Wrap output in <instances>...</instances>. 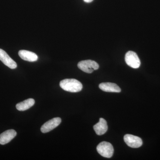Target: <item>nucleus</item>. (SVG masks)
Listing matches in <instances>:
<instances>
[{
	"instance_id": "f257e3e1",
	"label": "nucleus",
	"mask_w": 160,
	"mask_h": 160,
	"mask_svg": "<svg viewBox=\"0 0 160 160\" xmlns=\"http://www.w3.org/2000/svg\"><path fill=\"white\" fill-rule=\"evenodd\" d=\"M61 88L66 91L77 92L81 91L83 88L82 85L79 81L75 79H66L60 82Z\"/></svg>"
},
{
	"instance_id": "f03ea898",
	"label": "nucleus",
	"mask_w": 160,
	"mask_h": 160,
	"mask_svg": "<svg viewBox=\"0 0 160 160\" xmlns=\"http://www.w3.org/2000/svg\"><path fill=\"white\" fill-rule=\"evenodd\" d=\"M97 150L99 153L103 157L110 158L114 152L113 146L108 142H102L98 145Z\"/></svg>"
},
{
	"instance_id": "7ed1b4c3",
	"label": "nucleus",
	"mask_w": 160,
	"mask_h": 160,
	"mask_svg": "<svg viewBox=\"0 0 160 160\" xmlns=\"http://www.w3.org/2000/svg\"><path fill=\"white\" fill-rule=\"evenodd\" d=\"M78 66L82 71L88 73H92L99 67L98 63L91 60L81 61L78 63Z\"/></svg>"
},
{
	"instance_id": "20e7f679",
	"label": "nucleus",
	"mask_w": 160,
	"mask_h": 160,
	"mask_svg": "<svg viewBox=\"0 0 160 160\" xmlns=\"http://www.w3.org/2000/svg\"><path fill=\"white\" fill-rule=\"evenodd\" d=\"M125 61L127 65L133 69H138L141 65V62L138 55L133 51H128L126 53Z\"/></svg>"
},
{
	"instance_id": "39448f33",
	"label": "nucleus",
	"mask_w": 160,
	"mask_h": 160,
	"mask_svg": "<svg viewBox=\"0 0 160 160\" xmlns=\"http://www.w3.org/2000/svg\"><path fill=\"white\" fill-rule=\"evenodd\" d=\"M124 141L127 146L132 148H138L142 145V141L138 137L131 134L125 135L124 137Z\"/></svg>"
},
{
	"instance_id": "423d86ee",
	"label": "nucleus",
	"mask_w": 160,
	"mask_h": 160,
	"mask_svg": "<svg viewBox=\"0 0 160 160\" xmlns=\"http://www.w3.org/2000/svg\"><path fill=\"white\" fill-rule=\"evenodd\" d=\"M62 119L60 118H55L49 120L41 127V132L43 133L49 132L52 129L56 128L61 124Z\"/></svg>"
},
{
	"instance_id": "0eeeda50",
	"label": "nucleus",
	"mask_w": 160,
	"mask_h": 160,
	"mask_svg": "<svg viewBox=\"0 0 160 160\" xmlns=\"http://www.w3.org/2000/svg\"><path fill=\"white\" fill-rule=\"evenodd\" d=\"M0 60L6 66H8L10 69H15L17 67V64L14 60H12L6 52L1 49H0Z\"/></svg>"
},
{
	"instance_id": "6e6552de",
	"label": "nucleus",
	"mask_w": 160,
	"mask_h": 160,
	"mask_svg": "<svg viewBox=\"0 0 160 160\" xmlns=\"http://www.w3.org/2000/svg\"><path fill=\"white\" fill-rule=\"evenodd\" d=\"M17 135V132L13 129L6 130L0 134V144L5 145L9 142Z\"/></svg>"
},
{
	"instance_id": "1a4fd4ad",
	"label": "nucleus",
	"mask_w": 160,
	"mask_h": 160,
	"mask_svg": "<svg viewBox=\"0 0 160 160\" xmlns=\"http://www.w3.org/2000/svg\"><path fill=\"white\" fill-rule=\"evenodd\" d=\"M93 129L98 135L105 134L108 130L107 122L103 118H101L99 122L93 126Z\"/></svg>"
},
{
	"instance_id": "9d476101",
	"label": "nucleus",
	"mask_w": 160,
	"mask_h": 160,
	"mask_svg": "<svg viewBox=\"0 0 160 160\" xmlns=\"http://www.w3.org/2000/svg\"><path fill=\"white\" fill-rule=\"evenodd\" d=\"M99 87L101 90L107 92H120L121 91L120 87L117 84L113 83H101Z\"/></svg>"
},
{
	"instance_id": "9b49d317",
	"label": "nucleus",
	"mask_w": 160,
	"mask_h": 160,
	"mask_svg": "<svg viewBox=\"0 0 160 160\" xmlns=\"http://www.w3.org/2000/svg\"><path fill=\"white\" fill-rule=\"evenodd\" d=\"M18 55L22 59L28 62H36L38 59V56L36 53L27 50H20L18 52Z\"/></svg>"
},
{
	"instance_id": "f8f14e48",
	"label": "nucleus",
	"mask_w": 160,
	"mask_h": 160,
	"mask_svg": "<svg viewBox=\"0 0 160 160\" xmlns=\"http://www.w3.org/2000/svg\"><path fill=\"white\" fill-rule=\"evenodd\" d=\"M34 104L35 100L32 98H29L17 104L16 108L19 111H25L32 107Z\"/></svg>"
},
{
	"instance_id": "ddd939ff",
	"label": "nucleus",
	"mask_w": 160,
	"mask_h": 160,
	"mask_svg": "<svg viewBox=\"0 0 160 160\" xmlns=\"http://www.w3.org/2000/svg\"><path fill=\"white\" fill-rule=\"evenodd\" d=\"M84 2H86V3H90L92 2L93 0H83Z\"/></svg>"
}]
</instances>
